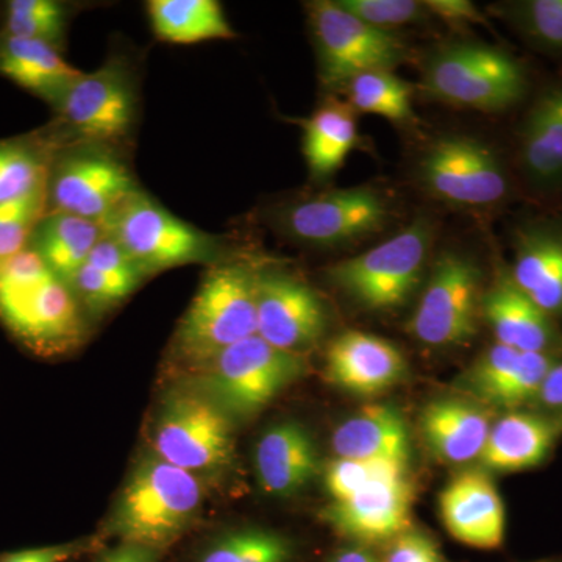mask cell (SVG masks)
I'll list each match as a JSON object with an SVG mask.
<instances>
[{"mask_svg": "<svg viewBox=\"0 0 562 562\" xmlns=\"http://www.w3.org/2000/svg\"><path fill=\"white\" fill-rule=\"evenodd\" d=\"M0 321L40 357H57L83 338L80 303L31 249L0 261Z\"/></svg>", "mask_w": 562, "mask_h": 562, "instance_id": "6da1fadb", "label": "cell"}, {"mask_svg": "<svg viewBox=\"0 0 562 562\" xmlns=\"http://www.w3.org/2000/svg\"><path fill=\"white\" fill-rule=\"evenodd\" d=\"M427 98L454 109L505 113L530 94L525 63L503 47L480 41H447L432 49L422 68Z\"/></svg>", "mask_w": 562, "mask_h": 562, "instance_id": "7a4b0ae2", "label": "cell"}, {"mask_svg": "<svg viewBox=\"0 0 562 562\" xmlns=\"http://www.w3.org/2000/svg\"><path fill=\"white\" fill-rule=\"evenodd\" d=\"M203 497L201 479L151 454L132 472L105 535L162 553L194 522Z\"/></svg>", "mask_w": 562, "mask_h": 562, "instance_id": "3957f363", "label": "cell"}, {"mask_svg": "<svg viewBox=\"0 0 562 562\" xmlns=\"http://www.w3.org/2000/svg\"><path fill=\"white\" fill-rule=\"evenodd\" d=\"M416 177L431 199L469 213L501 210L516 194V181L501 151L465 133L432 139L417 161Z\"/></svg>", "mask_w": 562, "mask_h": 562, "instance_id": "277c9868", "label": "cell"}, {"mask_svg": "<svg viewBox=\"0 0 562 562\" xmlns=\"http://www.w3.org/2000/svg\"><path fill=\"white\" fill-rule=\"evenodd\" d=\"M435 224L420 216L379 246L327 269L328 280L372 313L401 310L417 291L430 260Z\"/></svg>", "mask_w": 562, "mask_h": 562, "instance_id": "5b68a950", "label": "cell"}, {"mask_svg": "<svg viewBox=\"0 0 562 562\" xmlns=\"http://www.w3.org/2000/svg\"><path fill=\"white\" fill-rule=\"evenodd\" d=\"M255 272L243 262L211 268L177 327L173 349L181 360L202 368L221 351L257 335Z\"/></svg>", "mask_w": 562, "mask_h": 562, "instance_id": "8992f818", "label": "cell"}, {"mask_svg": "<svg viewBox=\"0 0 562 562\" xmlns=\"http://www.w3.org/2000/svg\"><path fill=\"white\" fill-rule=\"evenodd\" d=\"M102 225L146 277L194 262L217 265L227 246L221 236L173 216L143 190L125 199Z\"/></svg>", "mask_w": 562, "mask_h": 562, "instance_id": "52a82bcc", "label": "cell"}, {"mask_svg": "<svg viewBox=\"0 0 562 562\" xmlns=\"http://www.w3.org/2000/svg\"><path fill=\"white\" fill-rule=\"evenodd\" d=\"M201 392L228 417L255 416L306 372L302 355L277 349L255 335L201 368Z\"/></svg>", "mask_w": 562, "mask_h": 562, "instance_id": "ba28073f", "label": "cell"}, {"mask_svg": "<svg viewBox=\"0 0 562 562\" xmlns=\"http://www.w3.org/2000/svg\"><path fill=\"white\" fill-rule=\"evenodd\" d=\"M50 132L60 147L72 144L111 146L131 135L136 120V80L124 58H109L90 74H81L66 91Z\"/></svg>", "mask_w": 562, "mask_h": 562, "instance_id": "9c48e42d", "label": "cell"}, {"mask_svg": "<svg viewBox=\"0 0 562 562\" xmlns=\"http://www.w3.org/2000/svg\"><path fill=\"white\" fill-rule=\"evenodd\" d=\"M322 87L342 90L368 70H394L408 60V46L395 33L380 31L344 10L336 0L306 3Z\"/></svg>", "mask_w": 562, "mask_h": 562, "instance_id": "30bf717a", "label": "cell"}, {"mask_svg": "<svg viewBox=\"0 0 562 562\" xmlns=\"http://www.w3.org/2000/svg\"><path fill=\"white\" fill-rule=\"evenodd\" d=\"M391 220V203L372 187L321 192L273 213L281 235L303 246L336 249L371 238Z\"/></svg>", "mask_w": 562, "mask_h": 562, "instance_id": "8fae6325", "label": "cell"}, {"mask_svg": "<svg viewBox=\"0 0 562 562\" xmlns=\"http://www.w3.org/2000/svg\"><path fill=\"white\" fill-rule=\"evenodd\" d=\"M155 457L198 476H211L233 461L231 417L199 391L173 392L151 431Z\"/></svg>", "mask_w": 562, "mask_h": 562, "instance_id": "7c38bea8", "label": "cell"}, {"mask_svg": "<svg viewBox=\"0 0 562 562\" xmlns=\"http://www.w3.org/2000/svg\"><path fill=\"white\" fill-rule=\"evenodd\" d=\"M139 190L127 162L102 144H72L57 150L47 177V213L102 222Z\"/></svg>", "mask_w": 562, "mask_h": 562, "instance_id": "4fadbf2b", "label": "cell"}, {"mask_svg": "<svg viewBox=\"0 0 562 562\" xmlns=\"http://www.w3.org/2000/svg\"><path fill=\"white\" fill-rule=\"evenodd\" d=\"M482 269L468 255L447 250L432 262L408 330L425 346L471 341L482 321Z\"/></svg>", "mask_w": 562, "mask_h": 562, "instance_id": "5bb4252c", "label": "cell"}, {"mask_svg": "<svg viewBox=\"0 0 562 562\" xmlns=\"http://www.w3.org/2000/svg\"><path fill=\"white\" fill-rule=\"evenodd\" d=\"M257 335L277 349L302 355L324 338L327 305L305 281L283 271L255 272Z\"/></svg>", "mask_w": 562, "mask_h": 562, "instance_id": "9a60e30c", "label": "cell"}, {"mask_svg": "<svg viewBox=\"0 0 562 562\" xmlns=\"http://www.w3.org/2000/svg\"><path fill=\"white\" fill-rule=\"evenodd\" d=\"M514 165L536 199L562 201V79L547 83L525 111Z\"/></svg>", "mask_w": 562, "mask_h": 562, "instance_id": "2e32d148", "label": "cell"}, {"mask_svg": "<svg viewBox=\"0 0 562 562\" xmlns=\"http://www.w3.org/2000/svg\"><path fill=\"white\" fill-rule=\"evenodd\" d=\"M512 246L514 283L562 327V213L525 217Z\"/></svg>", "mask_w": 562, "mask_h": 562, "instance_id": "e0dca14e", "label": "cell"}, {"mask_svg": "<svg viewBox=\"0 0 562 562\" xmlns=\"http://www.w3.org/2000/svg\"><path fill=\"white\" fill-rule=\"evenodd\" d=\"M413 490L406 475L382 480L331 502L324 520L357 546L387 543L412 528Z\"/></svg>", "mask_w": 562, "mask_h": 562, "instance_id": "ac0fdd59", "label": "cell"}, {"mask_svg": "<svg viewBox=\"0 0 562 562\" xmlns=\"http://www.w3.org/2000/svg\"><path fill=\"white\" fill-rule=\"evenodd\" d=\"M561 358L495 342L472 366L465 375V386L486 408L503 413L531 408L547 375Z\"/></svg>", "mask_w": 562, "mask_h": 562, "instance_id": "d6986e66", "label": "cell"}, {"mask_svg": "<svg viewBox=\"0 0 562 562\" xmlns=\"http://www.w3.org/2000/svg\"><path fill=\"white\" fill-rule=\"evenodd\" d=\"M482 319L502 346L562 357L561 325L520 291L508 266H498L491 286L483 291Z\"/></svg>", "mask_w": 562, "mask_h": 562, "instance_id": "ffe728a7", "label": "cell"}, {"mask_svg": "<svg viewBox=\"0 0 562 562\" xmlns=\"http://www.w3.org/2000/svg\"><path fill=\"white\" fill-rule=\"evenodd\" d=\"M443 527L452 538L479 550H497L505 542V505L490 472L458 473L439 495Z\"/></svg>", "mask_w": 562, "mask_h": 562, "instance_id": "44dd1931", "label": "cell"}, {"mask_svg": "<svg viewBox=\"0 0 562 562\" xmlns=\"http://www.w3.org/2000/svg\"><path fill=\"white\" fill-rule=\"evenodd\" d=\"M328 380L351 394L371 397L394 387L408 371L394 344L371 333L347 330L328 346Z\"/></svg>", "mask_w": 562, "mask_h": 562, "instance_id": "7402d4cb", "label": "cell"}, {"mask_svg": "<svg viewBox=\"0 0 562 562\" xmlns=\"http://www.w3.org/2000/svg\"><path fill=\"white\" fill-rule=\"evenodd\" d=\"M562 439V416L535 408L503 413L492 422L480 462L486 472L516 473L539 468Z\"/></svg>", "mask_w": 562, "mask_h": 562, "instance_id": "603a6c76", "label": "cell"}, {"mask_svg": "<svg viewBox=\"0 0 562 562\" xmlns=\"http://www.w3.org/2000/svg\"><path fill=\"white\" fill-rule=\"evenodd\" d=\"M321 462L312 435L297 422L273 425L255 449V471L266 494L291 497L308 486Z\"/></svg>", "mask_w": 562, "mask_h": 562, "instance_id": "cb8c5ba5", "label": "cell"}, {"mask_svg": "<svg viewBox=\"0 0 562 562\" xmlns=\"http://www.w3.org/2000/svg\"><path fill=\"white\" fill-rule=\"evenodd\" d=\"M492 427L486 406L460 398H441L427 405L420 431L436 458L449 464L480 460Z\"/></svg>", "mask_w": 562, "mask_h": 562, "instance_id": "d4e9b609", "label": "cell"}, {"mask_svg": "<svg viewBox=\"0 0 562 562\" xmlns=\"http://www.w3.org/2000/svg\"><path fill=\"white\" fill-rule=\"evenodd\" d=\"M81 74L52 44L0 35V76L38 95L52 109Z\"/></svg>", "mask_w": 562, "mask_h": 562, "instance_id": "484cf974", "label": "cell"}, {"mask_svg": "<svg viewBox=\"0 0 562 562\" xmlns=\"http://www.w3.org/2000/svg\"><path fill=\"white\" fill-rule=\"evenodd\" d=\"M408 427L397 409L371 405L344 420L333 432L331 447L338 458L387 460L408 464Z\"/></svg>", "mask_w": 562, "mask_h": 562, "instance_id": "4316f807", "label": "cell"}, {"mask_svg": "<svg viewBox=\"0 0 562 562\" xmlns=\"http://www.w3.org/2000/svg\"><path fill=\"white\" fill-rule=\"evenodd\" d=\"M303 131V155L314 180H327L342 168L355 149H361L357 113L349 103L328 99L312 116L295 120Z\"/></svg>", "mask_w": 562, "mask_h": 562, "instance_id": "83f0119b", "label": "cell"}, {"mask_svg": "<svg viewBox=\"0 0 562 562\" xmlns=\"http://www.w3.org/2000/svg\"><path fill=\"white\" fill-rule=\"evenodd\" d=\"M103 235L101 222L68 213H46L32 233L29 249L58 280L69 284Z\"/></svg>", "mask_w": 562, "mask_h": 562, "instance_id": "f1b7e54d", "label": "cell"}, {"mask_svg": "<svg viewBox=\"0 0 562 562\" xmlns=\"http://www.w3.org/2000/svg\"><path fill=\"white\" fill-rule=\"evenodd\" d=\"M147 11L151 31L165 43L195 44L236 36L216 0H151Z\"/></svg>", "mask_w": 562, "mask_h": 562, "instance_id": "f546056e", "label": "cell"}, {"mask_svg": "<svg viewBox=\"0 0 562 562\" xmlns=\"http://www.w3.org/2000/svg\"><path fill=\"white\" fill-rule=\"evenodd\" d=\"M58 149L52 133L0 140V205L44 187Z\"/></svg>", "mask_w": 562, "mask_h": 562, "instance_id": "4dcf8cb0", "label": "cell"}, {"mask_svg": "<svg viewBox=\"0 0 562 562\" xmlns=\"http://www.w3.org/2000/svg\"><path fill=\"white\" fill-rule=\"evenodd\" d=\"M341 91L355 113L376 114L398 127H412L417 122L414 88L395 76L394 70L358 74L344 85Z\"/></svg>", "mask_w": 562, "mask_h": 562, "instance_id": "1f68e13d", "label": "cell"}, {"mask_svg": "<svg viewBox=\"0 0 562 562\" xmlns=\"http://www.w3.org/2000/svg\"><path fill=\"white\" fill-rule=\"evenodd\" d=\"M490 10L531 49L562 60V0H509Z\"/></svg>", "mask_w": 562, "mask_h": 562, "instance_id": "d6a6232c", "label": "cell"}, {"mask_svg": "<svg viewBox=\"0 0 562 562\" xmlns=\"http://www.w3.org/2000/svg\"><path fill=\"white\" fill-rule=\"evenodd\" d=\"M292 547L279 532L235 531L211 543L198 562H290Z\"/></svg>", "mask_w": 562, "mask_h": 562, "instance_id": "836d02e7", "label": "cell"}, {"mask_svg": "<svg viewBox=\"0 0 562 562\" xmlns=\"http://www.w3.org/2000/svg\"><path fill=\"white\" fill-rule=\"evenodd\" d=\"M68 7L54 0H13L7 5L3 33L57 47L66 33Z\"/></svg>", "mask_w": 562, "mask_h": 562, "instance_id": "e575fe53", "label": "cell"}, {"mask_svg": "<svg viewBox=\"0 0 562 562\" xmlns=\"http://www.w3.org/2000/svg\"><path fill=\"white\" fill-rule=\"evenodd\" d=\"M47 213L46 184L0 205V261L29 249L32 233Z\"/></svg>", "mask_w": 562, "mask_h": 562, "instance_id": "d590c367", "label": "cell"}, {"mask_svg": "<svg viewBox=\"0 0 562 562\" xmlns=\"http://www.w3.org/2000/svg\"><path fill=\"white\" fill-rule=\"evenodd\" d=\"M405 462L336 458L325 469V490L331 502L344 501L382 480L406 475Z\"/></svg>", "mask_w": 562, "mask_h": 562, "instance_id": "8d00e7d4", "label": "cell"}, {"mask_svg": "<svg viewBox=\"0 0 562 562\" xmlns=\"http://www.w3.org/2000/svg\"><path fill=\"white\" fill-rule=\"evenodd\" d=\"M344 10L368 22L380 31L394 33L395 29L432 20L424 0H336Z\"/></svg>", "mask_w": 562, "mask_h": 562, "instance_id": "74e56055", "label": "cell"}, {"mask_svg": "<svg viewBox=\"0 0 562 562\" xmlns=\"http://www.w3.org/2000/svg\"><path fill=\"white\" fill-rule=\"evenodd\" d=\"M138 284L139 281L110 276L85 265L69 281L68 286L79 303L88 306L90 312L99 314L120 305Z\"/></svg>", "mask_w": 562, "mask_h": 562, "instance_id": "f35d334b", "label": "cell"}, {"mask_svg": "<svg viewBox=\"0 0 562 562\" xmlns=\"http://www.w3.org/2000/svg\"><path fill=\"white\" fill-rule=\"evenodd\" d=\"M380 562H449L439 543L425 531L408 528L386 543Z\"/></svg>", "mask_w": 562, "mask_h": 562, "instance_id": "ab89813d", "label": "cell"}, {"mask_svg": "<svg viewBox=\"0 0 562 562\" xmlns=\"http://www.w3.org/2000/svg\"><path fill=\"white\" fill-rule=\"evenodd\" d=\"M87 265L99 269V271L110 273V276L136 280L139 283L146 279V273L140 271L135 261L128 257L127 251L122 249L120 243L106 233L91 250Z\"/></svg>", "mask_w": 562, "mask_h": 562, "instance_id": "60d3db41", "label": "cell"}, {"mask_svg": "<svg viewBox=\"0 0 562 562\" xmlns=\"http://www.w3.org/2000/svg\"><path fill=\"white\" fill-rule=\"evenodd\" d=\"M92 539L55 543V546L36 547V549L18 550V552L0 553V562H68L80 554L95 549Z\"/></svg>", "mask_w": 562, "mask_h": 562, "instance_id": "b9f144b4", "label": "cell"}, {"mask_svg": "<svg viewBox=\"0 0 562 562\" xmlns=\"http://www.w3.org/2000/svg\"><path fill=\"white\" fill-rule=\"evenodd\" d=\"M424 3L430 11L431 18L446 22L454 29L479 24L490 25L479 7L469 0H424Z\"/></svg>", "mask_w": 562, "mask_h": 562, "instance_id": "7bdbcfd3", "label": "cell"}, {"mask_svg": "<svg viewBox=\"0 0 562 562\" xmlns=\"http://www.w3.org/2000/svg\"><path fill=\"white\" fill-rule=\"evenodd\" d=\"M531 408L562 416V358L547 375Z\"/></svg>", "mask_w": 562, "mask_h": 562, "instance_id": "ee69618b", "label": "cell"}, {"mask_svg": "<svg viewBox=\"0 0 562 562\" xmlns=\"http://www.w3.org/2000/svg\"><path fill=\"white\" fill-rule=\"evenodd\" d=\"M161 552L149 547L136 546L131 542H120L106 550L94 562H160Z\"/></svg>", "mask_w": 562, "mask_h": 562, "instance_id": "f6af8a7d", "label": "cell"}, {"mask_svg": "<svg viewBox=\"0 0 562 562\" xmlns=\"http://www.w3.org/2000/svg\"><path fill=\"white\" fill-rule=\"evenodd\" d=\"M330 562H380V558L364 546L347 547L333 554Z\"/></svg>", "mask_w": 562, "mask_h": 562, "instance_id": "bcb514c9", "label": "cell"}, {"mask_svg": "<svg viewBox=\"0 0 562 562\" xmlns=\"http://www.w3.org/2000/svg\"><path fill=\"white\" fill-rule=\"evenodd\" d=\"M531 562H562V560H554V558H552V560H538V561H531Z\"/></svg>", "mask_w": 562, "mask_h": 562, "instance_id": "7dc6e473", "label": "cell"}]
</instances>
